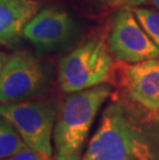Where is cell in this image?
<instances>
[{"mask_svg": "<svg viewBox=\"0 0 159 160\" xmlns=\"http://www.w3.org/2000/svg\"><path fill=\"white\" fill-rule=\"evenodd\" d=\"M82 160H159V110L116 96L107 105Z\"/></svg>", "mask_w": 159, "mask_h": 160, "instance_id": "cell-1", "label": "cell"}, {"mask_svg": "<svg viewBox=\"0 0 159 160\" xmlns=\"http://www.w3.org/2000/svg\"><path fill=\"white\" fill-rule=\"evenodd\" d=\"M112 93L110 85L101 84L64 98L53 130V160H82L93 122Z\"/></svg>", "mask_w": 159, "mask_h": 160, "instance_id": "cell-2", "label": "cell"}, {"mask_svg": "<svg viewBox=\"0 0 159 160\" xmlns=\"http://www.w3.org/2000/svg\"><path fill=\"white\" fill-rule=\"evenodd\" d=\"M57 113L56 101L49 98L0 103V116L15 126L30 149L47 160L53 157V130Z\"/></svg>", "mask_w": 159, "mask_h": 160, "instance_id": "cell-3", "label": "cell"}, {"mask_svg": "<svg viewBox=\"0 0 159 160\" xmlns=\"http://www.w3.org/2000/svg\"><path fill=\"white\" fill-rule=\"evenodd\" d=\"M113 73V60L103 40L90 39L64 56L59 62L61 89L72 93L106 84Z\"/></svg>", "mask_w": 159, "mask_h": 160, "instance_id": "cell-4", "label": "cell"}, {"mask_svg": "<svg viewBox=\"0 0 159 160\" xmlns=\"http://www.w3.org/2000/svg\"><path fill=\"white\" fill-rule=\"evenodd\" d=\"M48 76L40 61L28 51L8 56L0 72V103L33 99L48 89Z\"/></svg>", "mask_w": 159, "mask_h": 160, "instance_id": "cell-5", "label": "cell"}, {"mask_svg": "<svg viewBox=\"0 0 159 160\" xmlns=\"http://www.w3.org/2000/svg\"><path fill=\"white\" fill-rule=\"evenodd\" d=\"M107 43L112 55L127 64L159 57V49L128 8L118 9L113 17Z\"/></svg>", "mask_w": 159, "mask_h": 160, "instance_id": "cell-6", "label": "cell"}, {"mask_svg": "<svg viewBox=\"0 0 159 160\" xmlns=\"http://www.w3.org/2000/svg\"><path fill=\"white\" fill-rule=\"evenodd\" d=\"M74 32L76 24L68 12L59 8H48L27 23L23 36L37 49L49 51L65 45Z\"/></svg>", "mask_w": 159, "mask_h": 160, "instance_id": "cell-7", "label": "cell"}, {"mask_svg": "<svg viewBox=\"0 0 159 160\" xmlns=\"http://www.w3.org/2000/svg\"><path fill=\"white\" fill-rule=\"evenodd\" d=\"M125 95L147 110H159V59L126 64L121 70Z\"/></svg>", "mask_w": 159, "mask_h": 160, "instance_id": "cell-8", "label": "cell"}, {"mask_svg": "<svg viewBox=\"0 0 159 160\" xmlns=\"http://www.w3.org/2000/svg\"><path fill=\"white\" fill-rule=\"evenodd\" d=\"M38 11L35 0H0V43L16 42Z\"/></svg>", "mask_w": 159, "mask_h": 160, "instance_id": "cell-9", "label": "cell"}, {"mask_svg": "<svg viewBox=\"0 0 159 160\" xmlns=\"http://www.w3.org/2000/svg\"><path fill=\"white\" fill-rule=\"evenodd\" d=\"M26 146L15 126L0 116V159L16 154Z\"/></svg>", "mask_w": 159, "mask_h": 160, "instance_id": "cell-10", "label": "cell"}, {"mask_svg": "<svg viewBox=\"0 0 159 160\" xmlns=\"http://www.w3.org/2000/svg\"><path fill=\"white\" fill-rule=\"evenodd\" d=\"M133 12L149 37L159 49V12L147 8H134Z\"/></svg>", "mask_w": 159, "mask_h": 160, "instance_id": "cell-11", "label": "cell"}, {"mask_svg": "<svg viewBox=\"0 0 159 160\" xmlns=\"http://www.w3.org/2000/svg\"><path fill=\"white\" fill-rule=\"evenodd\" d=\"M107 6L115 8L118 9L122 8H137L140 6L146 4L148 0H102Z\"/></svg>", "mask_w": 159, "mask_h": 160, "instance_id": "cell-12", "label": "cell"}, {"mask_svg": "<svg viewBox=\"0 0 159 160\" xmlns=\"http://www.w3.org/2000/svg\"><path fill=\"white\" fill-rule=\"evenodd\" d=\"M0 160H47V159L43 158L42 156H40L39 154H37L32 149H30L28 146H26V147L24 149H22L20 152L9 156V157H6Z\"/></svg>", "mask_w": 159, "mask_h": 160, "instance_id": "cell-13", "label": "cell"}, {"mask_svg": "<svg viewBox=\"0 0 159 160\" xmlns=\"http://www.w3.org/2000/svg\"><path fill=\"white\" fill-rule=\"evenodd\" d=\"M8 56L6 55L4 52H2V51H0V72H1V70L3 68V66H4V64L6 62V60H7Z\"/></svg>", "mask_w": 159, "mask_h": 160, "instance_id": "cell-14", "label": "cell"}, {"mask_svg": "<svg viewBox=\"0 0 159 160\" xmlns=\"http://www.w3.org/2000/svg\"><path fill=\"white\" fill-rule=\"evenodd\" d=\"M151 2H152V4L156 8L157 11H159V0H151Z\"/></svg>", "mask_w": 159, "mask_h": 160, "instance_id": "cell-15", "label": "cell"}, {"mask_svg": "<svg viewBox=\"0 0 159 160\" xmlns=\"http://www.w3.org/2000/svg\"><path fill=\"white\" fill-rule=\"evenodd\" d=\"M49 160H53V159H49Z\"/></svg>", "mask_w": 159, "mask_h": 160, "instance_id": "cell-16", "label": "cell"}]
</instances>
